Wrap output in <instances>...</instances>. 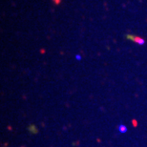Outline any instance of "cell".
Wrapping results in <instances>:
<instances>
[{
	"label": "cell",
	"instance_id": "1",
	"mask_svg": "<svg viewBox=\"0 0 147 147\" xmlns=\"http://www.w3.org/2000/svg\"><path fill=\"white\" fill-rule=\"evenodd\" d=\"M119 130L120 132H121V133H124V132L127 131V128H126L125 126H123V125H119Z\"/></svg>",
	"mask_w": 147,
	"mask_h": 147
}]
</instances>
